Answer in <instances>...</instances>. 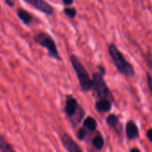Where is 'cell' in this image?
<instances>
[{"label": "cell", "mask_w": 152, "mask_h": 152, "mask_svg": "<svg viewBox=\"0 0 152 152\" xmlns=\"http://www.w3.org/2000/svg\"><path fill=\"white\" fill-rule=\"evenodd\" d=\"M108 54L118 72L123 76L134 77L136 75L133 65L126 59L124 55L114 44H110L108 48Z\"/></svg>", "instance_id": "1"}, {"label": "cell", "mask_w": 152, "mask_h": 152, "mask_svg": "<svg viewBox=\"0 0 152 152\" xmlns=\"http://www.w3.org/2000/svg\"><path fill=\"white\" fill-rule=\"evenodd\" d=\"M70 62L78 79L81 90L86 93L91 91L92 79H91L88 72L80 59L76 55L72 54L70 56Z\"/></svg>", "instance_id": "2"}, {"label": "cell", "mask_w": 152, "mask_h": 152, "mask_svg": "<svg viewBox=\"0 0 152 152\" xmlns=\"http://www.w3.org/2000/svg\"><path fill=\"white\" fill-rule=\"evenodd\" d=\"M64 112L68 118L71 119L74 126H78L86 115V111L79 105L77 99L72 95L65 96Z\"/></svg>", "instance_id": "3"}, {"label": "cell", "mask_w": 152, "mask_h": 152, "mask_svg": "<svg viewBox=\"0 0 152 152\" xmlns=\"http://www.w3.org/2000/svg\"><path fill=\"white\" fill-rule=\"evenodd\" d=\"M34 42L47 50L48 56L56 61H62L57 46L53 37L46 32H39L33 37Z\"/></svg>", "instance_id": "4"}, {"label": "cell", "mask_w": 152, "mask_h": 152, "mask_svg": "<svg viewBox=\"0 0 152 152\" xmlns=\"http://www.w3.org/2000/svg\"><path fill=\"white\" fill-rule=\"evenodd\" d=\"M98 99H107L114 102V96L107 86L103 75L95 73L92 77V90Z\"/></svg>", "instance_id": "5"}, {"label": "cell", "mask_w": 152, "mask_h": 152, "mask_svg": "<svg viewBox=\"0 0 152 152\" xmlns=\"http://www.w3.org/2000/svg\"><path fill=\"white\" fill-rule=\"evenodd\" d=\"M22 1L48 16H51L54 13L53 7L45 0H22Z\"/></svg>", "instance_id": "6"}, {"label": "cell", "mask_w": 152, "mask_h": 152, "mask_svg": "<svg viewBox=\"0 0 152 152\" xmlns=\"http://www.w3.org/2000/svg\"><path fill=\"white\" fill-rule=\"evenodd\" d=\"M60 141L65 149L68 152H81L83 150L68 133L62 134Z\"/></svg>", "instance_id": "7"}, {"label": "cell", "mask_w": 152, "mask_h": 152, "mask_svg": "<svg viewBox=\"0 0 152 152\" xmlns=\"http://www.w3.org/2000/svg\"><path fill=\"white\" fill-rule=\"evenodd\" d=\"M105 123L108 125V127L111 128V129L114 131L117 136L120 137L122 135V126L120 123V118L118 116L115 114H111L107 117L106 120H105Z\"/></svg>", "instance_id": "8"}, {"label": "cell", "mask_w": 152, "mask_h": 152, "mask_svg": "<svg viewBox=\"0 0 152 152\" xmlns=\"http://www.w3.org/2000/svg\"><path fill=\"white\" fill-rule=\"evenodd\" d=\"M126 136L129 140H134L140 137V131L138 126L134 120H130L126 123Z\"/></svg>", "instance_id": "9"}, {"label": "cell", "mask_w": 152, "mask_h": 152, "mask_svg": "<svg viewBox=\"0 0 152 152\" xmlns=\"http://www.w3.org/2000/svg\"><path fill=\"white\" fill-rule=\"evenodd\" d=\"M112 101L107 99H99L95 103V109L99 113L109 112L112 108Z\"/></svg>", "instance_id": "10"}, {"label": "cell", "mask_w": 152, "mask_h": 152, "mask_svg": "<svg viewBox=\"0 0 152 152\" xmlns=\"http://www.w3.org/2000/svg\"><path fill=\"white\" fill-rule=\"evenodd\" d=\"M16 14H17L18 18L25 25H29L32 22L33 19H34L33 15L31 13H29L28 10H25V9L19 8L17 10V12H16Z\"/></svg>", "instance_id": "11"}, {"label": "cell", "mask_w": 152, "mask_h": 152, "mask_svg": "<svg viewBox=\"0 0 152 152\" xmlns=\"http://www.w3.org/2000/svg\"><path fill=\"white\" fill-rule=\"evenodd\" d=\"M92 146L97 151H100L103 148L105 145V140H104L103 136L101 133L98 132L97 134L91 140Z\"/></svg>", "instance_id": "12"}, {"label": "cell", "mask_w": 152, "mask_h": 152, "mask_svg": "<svg viewBox=\"0 0 152 152\" xmlns=\"http://www.w3.org/2000/svg\"><path fill=\"white\" fill-rule=\"evenodd\" d=\"M83 126L87 129L89 132H95L97 128V123L96 120L92 117H88L83 121Z\"/></svg>", "instance_id": "13"}, {"label": "cell", "mask_w": 152, "mask_h": 152, "mask_svg": "<svg viewBox=\"0 0 152 152\" xmlns=\"http://www.w3.org/2000/svg\"><path fill=\"white\" fill-rule=\"evenodd\" d=\"M0 151L1 152H14V149L9 142H7L4 137L0 134Z\"/></svg>", "instance_id": "14"}, {"label": "cell", "mask_w": 152, "mask_h": 152, "mask_svg": "<svg viewBox=\"0 0 152 152\" xmlns=\"http://www.w3.org/2000/svg\"><path fill=\"white\" fill-rule=\"evenodd\" d=\"M88 132L89 131L87 129H86L84 126L80 128L78 132H77V138H78L79 140L84 141L86 139V137H87Z\"/></svg>", "instance_id": "15"}, {"label": "cell", "mask_w": 152, "mask_h": 152, "mask_svg": "<svg viewBox=\"0 0 152 152\" xmlns=\"http://www.w3.org/2000/svg\"><path fill=\"white\" fill-rule=\"evenodd\" d=\"M63 13L71 19H74L77 14V10L74 7H65L63 9Z\"/></svg>", "instance_id": "16"}, {"label": "cell", "mask_w": 152, "mask_h": 152, "mask_svg": "<svg viewBox=\"0 0 152 152\" xmlns=\"http://www.w3.org/2000/svg\"><path fill=\"white\" fill-rule=\"evenodd\" d=\"M146 81L147 85H148V88L149 89V91L152 96V77L150 75L149 73H146Z\"/></svg>", "instance_id": "17"}, {"label": "cell", "mask_w": 152, "mask_h": 152, "mask_svg": "<svg viewBox=\"0 0 152 152\" xmlns=\"http://www.w3.org/2000/svg\"><path fill=\"white\" fill-rule=\"evenodd\" d=\"M145 60L146 62V65L150 69H152V56L151 54L148 53V54L145 55Z\"/></svg>", "instance_id": "18"}, {"label": "cell", "mask_w": 152, "mask_h": 152, "mask_svg": "<svg viewBox=\"0 0 152 152\" xmlns=\"http://www.w3.org/2000/svg\"><path fill=\"white\" fill-rule=\"evenodd\" d=\"M146 137L148 138V141L152 142V129H148L146 132Z\"/></svg>", "instance_id": "19"}, {"label": "cell", "mask_w": 152, "mask_h": 152, "mask_svg": "<svg viewBox=\"0 0 152 152\" xmlns=\"http://www.w3.org/2000/svg\"><path fill=\"white\" fill-rule=\"evenodd\" d=\"M4 2H5V4L10 7H14V5H15L14 1H13V0H4Z\"/></svg>", "instance_id": "20"}, {"label": "cell", "mask_w": 152, "mask_h": 152, "mask_svg": "<svg viewBox=\"0 0 152 152\" xmlns=\"http://www.w3.org/2000/svg\"><path fill=\"white\" fill-rule=\"evenodd\" d=\"M62 3L65 6H71L74 4V0H62Z\"/></svg>", "instance_id": "21"}, {"label": "cell", "mask_w": 152, "mask_h": 152, "mask_svg": "<svg viewBox=\"0 0 152 152\" xmlns=\"http://www.w3.org/2000/svg\"><path fill=\"white\" fill-rule=\"evenodd\" d=\"M98 68L99 69V71H100V74H102V75H105V73H106V71H105V69L104 68V67L102 66H98Z\"/></svg>", "instance_id": "22"}, {"label": "cell", "mask_w": 152, "mask_h": 152, "mask_svg": "<svg viewBox=\"0 0 152 152\" xmlns=\"http://www.w3.org/2000/svg\"><path fill=\"white\" fill-rule=\"evenodd\" d=\"M133 151H137V152H140V150L138 149V148H131V149H130V152H133Z\"/></svg>", "instance_id": "23"}]
</instances>
